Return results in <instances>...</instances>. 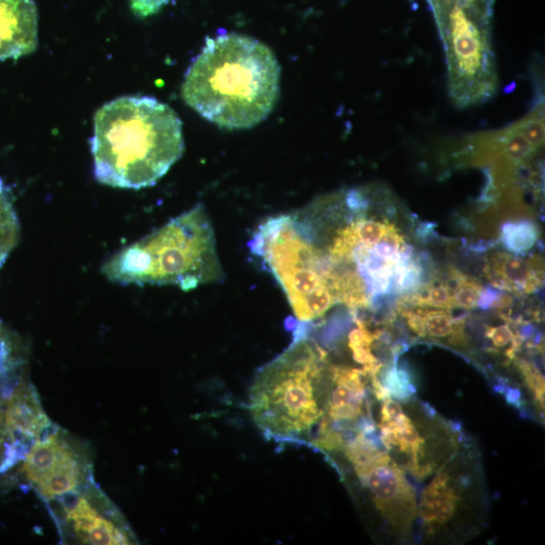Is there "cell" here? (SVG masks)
I'll list each match as a JSON object with an SVG mask.
<instances>
[{"label": "cell", "instance_id": "20", "mask_svg": "<svg viewBox=\"0 0 545 545\" xmlns=\"http://www.w3.org/2000/svg\"><path fill=\"white\" fill-rule=\"evenodd\" d=\"M527 387L533 392L535 401L544 410V380L538 370L533 365L522 362L520 364Z\"/></svg>", "mask_w": 545, "mask_h": 545}, {"label": "cell", "instance_id": "17", "mask_svg": "<svg viewBox=\"0 0 545 545\" xmlns=\"http://www.w3.org/2000/svg\"><path fill=\"white\" fill-rule=\"evenodd\" d=\"M410 302L423 308L451 310L456 307L453 289L446 284H429L422 293L411 296Z\"/></svg>", "mask_w": 545, "mask_h": 545}, {"label": "cell", "instance_id": "12", "mask_svg": "<svg viewBox=\"0 0 545 545\" xmlns=\"http://www.w3.org/2000/svg\"><path fill=\"white\" fill-rule=\"evenodd\" d=\"M533 260H525L506 253L495 254L487 266V276L499 290L532 293L540 285Z\"/></svg>", "mask_w": 545, "mask_h": 545}, {"label": "cell", "instance_id": "8", "mask_svg": "<svg viewBox=\"0 0 545 545\" xmlns=\"http://www.w3.org/2000/svg\"><path fill=\"white\" fill-rule=\"evenodd\" d=\"M346 457L388 533L399 541H410L418 518V502L405 471L372 443L353 449Z\"/></svg>", "mask_w": 545, "mask_h": 545}, {"label": "cell", "instance_id": "3", "mask_svg": "<svg viewBox=\"0 0 545 545\" xmlns=\"http://www.w3.org/2000/svg\"><path fill=\"white\" fill-rule=\"evenodd\" d=\"M101 272L123 285H175L184 291L224 280L213 227L200 203L119 251Z\"/></svg>", "mask_w": 545, "mask_h": 545}, {"label": "cell", "instance_id": "23", "mask_svg": "<svg viewBox=\"0 0 545 545\" xmlns=\"http://www.w3.org/2000/svg\"><path fill=\"white\" fill-rule=\"evenodd\" d=\"M460 2L493 17L496 0H460Z\"/></svg>", "mask_w": 545, "mask_h": 545}, {"label": "cell", "instance_id": "10", "mask_svg": "<svg viewBox=\"0 0 545 545\" xmlns=\"http://www.w3.org/2000/svg\"><path fill=\"white\" fill-rule=\"evenodd\" d=\"M39 43L35 0H0V61L34 53Z\"/></svg>", "mask_w": 545, "mask_h": 545}, {"label": "cell", "instance_id": "22", "mask_svg": "<svg viewBox=\"0 0 545 545\" xmlns=\"http://www.w3.org/2000/svg\"><path fill=\"white\" fill-rule=\"evenodd\" d=\"M500 294L501 291L499 289L483 288L478 301V307L482 309L493 308Z\"/></svg>", "mask_w": 545, "mask_h": 545}, {"label": "cell", "instance_id": "13", "mask_svg": "<svg viewBox=\"0 0 545 545\" xmlns=\"http://www.w3.org/2000/svg\"><path fill=\"white\" fill-rule=\"evenodd\" d=\"M87 466L85 460L75 450L66 456L58 466L35 487L37 492L47 501L60 496L75 493L85 482Z\"/></svg>", "mask_w": 545, "mask_h": 545}, {"label": "cell", "instance_id": "16", "mask_svg": "<svg viewBox=\"0 0 545 545\" xmlns=\"http://www.w3.org/2000/svg\"><path fill=\"white\" fill-rule=\"evenodd\" d=\"M538 237L539 232L531 222L508 223L502 227L501 242L509 252L516 255L531 250Z\"/></svg>", "mask_w": 545, "mask_h": 545}, {"label": "cell", "instance_id": "7", "mask_svg": "<svg viewBox=\"0 0 545 545\" xmlns=\"http://www.w3.org/2000/svg\"><path fill=\"white\" fill-rule=\"evenodd\" d=\"M461 449L434 474L420 496L418 517L428 540L461 541L484 525L480 470L475 457Z\"/></svg>", "mask_w": 545, "mask_h": 545}, {"label": "cell", "instance_id": "19", "mask_svg": "<svg viewBox=\"0 0 545 545\" xmlns=\"http://www.w3.org/2000/svg\"><path fill=\"white\" fill-rule=\"evenodd\" d=\"M485 337L490 341L494 352H504L509 359H512L515 356V353L520 346V340L517 333H514L507 323L486 326Z\"/></svg>", "mask_w": 545, "mask_h": 545}, {"label": "cell", "instance_id": "14", "mask_svg": "<svg viewBox=\"0 0 545 545\" xmlns=\"http://www.w3.org/2000/svg\"><path fill=\"white\" fill-rule=\"evenodd\" d=\"M6 422L10 429L21 433L25 438H39L50 424V419L42 410L36 396L30 393L15 395L9 404Z\"/></svg>", "mask_w": 545, "mask_h": 545}, {"label": "cell", "instance_id": "11", "mask_svg": "<svg viewBox=\"0 0 545 545\" xmlns=\"http://www.w3.org/2000/svg\"><path fill=\"white\" fill-rule=\"evenodd\" d=\"M66 519L77 538L85 544H131L132 539L123 526L99 511L88 496H77L64 505Z\"/></svg>", "mask_w": 545, "mask_h": 545}, {"label": "cell", "instance_id": "6", "mask_svg": "<svg viewBox=\"0 0 545 545\" xmlns=\"http://www.w3.org/2000/svg\"><path fill=\"white\" fill-rule=\"evenodd\" d=\"M378 427L387 453L422 481L438 472L462 448L461 435L436 412L415 401L381 399Z\"/></svg>", "mask_w": 545, "mask_h": 545}, {"label": "cell", "instance_id": "2", "mask_svg": "<svg viewBox=\"0 0 545 545\" xmlns=\"http://www.w3.org/2000/svg\"><path fill=\"white\" fill-rule=\"evenodd\" d=\"M184 149L181 120L154 97H120L94 116L91 152L94 176L101 184L123 189L153 186Z\"/></svg>", "mask_w": 545, "mask_h": 545}, {"label": "cell", "instance_id": "21", "mask_svg": "<svg viewBox=\"0 0 545 545\" xmlns=\"http://www.w3.org/2000/svg\"><path fill=\"white\" fill-rule=\"evenodd\" d=\"M170 2L171 0H130L134 14L140 18H147L157 14Z\"/></svg>", "mask_w": 545, "mask_h": 545}, {"label": "cell", "instance_id": "5", "mask_svg": "<svg viewBox=\"0 0 545 545\" xmlns=\"http://www.w3.org/2000/svg\"><path fill=\"white\" fill-rule=\"evenodd\" d=\"M443 42L451 100L460 109L490 101L499 76L492 18L460 0H427Z\"/></svg>", "mask_w": 545, "mask_h": 545}, {"label": "cell", "instance_id": "4", "mask_svg": "<svg viewBox=\"0 0 545 545\" xmlns=\"http://www.w3.org/2000/svg\"><path fill=\"white\" fill-rule=\"evenodd\" d=\"M330 381L327 355L304 332L257 374L249 410L266 436L278 441L306 438L319 423Z\"/></svg>", "mask_w": 545, "mask_h": 545}, {"label": "cell", "instance_id": "18", "mask_svg": "<svg viewBox=\"0 0 545 545\" xmlns=\"http://www.w3.org/2000/svg\"><path fill=\"white\" fill-rule=\"evenodd\" d=\"M452 273L457 283L456 288L453 289L456 307L467 310L478 307V301L484 287L457 270Z\"/></svg>", "mask_w": 545, "mask_h": 545}, {"label": "cell", "instance_id": "15", "mask_svg": "<svg viewBox=\"0 0 545 545\" xmlns=\"http://www.w3.org/2000/svg\"><path fill=\"white\" fill-rule=\"evenodd\" d=\"M423 321V339L463 348L467 345L464 331V321L455 318L450 310L430 309L420 307L417 309Z\"/></svg>", "mask_w": 545, "mask_h": 545}, {"label": "cell", "instance_id": "1", "mask_svg": "<svg viewBox=\"0 0 545 545\" xmlns=\"http://www.w3.org/2000/svg\"><path fill=\"white\" fill-rule=\"evenodd\" d=\"M281 68L262 42L238 33L207 38L182 84L185 103L226 130L264 122L280 96Z\"/></svg>", "mask_w": 545, "mask_h": 545}, {"label": "cell", "instance_id": "9", "mask_svg": "<svg viewBox=\"0 0 545 545\" xmlns=\"http://www.w3.org/2000/svg\"><path fill=\"white\" fill-rule=\"evenodd\" d=\"M367 379L370 377L362 369L330 365L315 447L327 453H344L358 436L372 430L365 422L370 412Z\"/></svg>", "mask_w": 545, "mask_h": 545}]
</instances>
